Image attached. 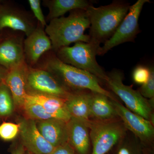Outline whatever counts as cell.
<instances>
[{
    "instance_id": "obj_19",
    "label": "cell",
    "mask_w": 154,
    "mask_h": 154,
    "mask_svg": "<svg viewBox=\"0 0 154 154\" xmlns=\"http://www.w3.org/2000/svg\"><path fill=\"white\" fill-rule=\"evenodd\" d=\"M49 8L48 17L51 20L60 18L67 12L76 10L86 11L91 2L86 0H52L45 1Z\"/></svg>"
},
{
    "instance_id": "obj_5",
    "label": "cell",
    "mask_w": 154,
    "mask_h": 154,
    "mask_svg": "<svg viewBox=\"0 0 154 154\" xmlns=\"http://www.w3.org/2000/svg\"><path fill=\"white\" fill-rule=\"evenodd\" d=\"M124 75L119 71L113 70L107 74L105 84L125 104L126 107L136 114L142 116L154 125V107L149 99L142 96L132 86L123 83Z\"/></svg>"
},
{
    "instance_id": "obj_21",
    "label": "cell",
    "mask_w": 154,
    "mask_h": 154,
    "mask_svg": "<svg viewBox=\"0 0 154 154\" xmlns=\"http://www.w3.org/2000/svg\"><path fill=\"white\" fill-rule=\"evenodd\" d=\"M150 152L137 137L128 131L110 152L111 154H149Z\"/></svg>"
},
{
    "instance_id": "obj_28",
    "label": "cell",
    "mask_w": 154,
    "mask_h": 154,
    "mask_svg": "<svg viewBox=\"0 0 154 154\" xmlns=\"http://www.w3.org/2000/svg\"><path fill=\"white\" fill-rule=\"evenodd\" d=\"M50 154H77L68 143L54 148Z\"/></svg>"
},
{
    "instance_id": "obj_25",
    "label": "cell",
    "mask_w": 154,
    "mask_h": 154,
    "mask_svg": "<svg viewBox=\"0 0 154 154\" xmlns=\"http://www.w3.org/2000/svg\"><path fill=\"white\" fill-rule=\"evenodd\" d=\"M149 76L146 82L142 85L138 91L142 96L146 99L154 98V69L153 66L149 68Z\"/></svg>"
},
{
    "instance_id": "obj_31",
    "label": "cell",
    "mask_w": 154,
    "mask_h": 154,
    "mask_svg": "<svg viewBox=\"0 0 154 154\" xmlns=\"http://www.w3.org/2000/svg\"><path fill=\"white\" fill-rule=\"evenodd\" d=\"M28 154H32V153H29V152H28Z\"/></svg>"
},
{
    "instance_id": "obj_8",
    "label": "cell",
    "mask_w": 154,
    "mask_h": 154,
    "mask_svg": "<svg viewBox=\"0 0 154 154\" xmlns=\"http://www.w3.org/2000/svg\"><path fill=\"white\" fill-rule=\"evenodd\" d=\"M111 101L127 130L137 137L144 146L150 151V149L153 143L154 125L142 116L130 110L118 99H111Z\"/></svg>"
},
{
    "instance_id": "obj_9",
    "label": "cell",
    "mask_w": 154,
    "mask_h": 154,
    "mask_svg": "<svg viewBox=\"0 0 154 154\" xmlns=\"http://www.w3.org/2000/svg\"><path fill=\"white\" fill-rule=\"evenodd\" d=\"M27 89L31 93L50 95L66 99L71 92L49 72L31 69L27 72Z\"/></svg>"
},
{
    "instance_id": "obj_11",
    "label": "cell",
    "mask_w": 154,
    "mask_h": 154,
    "mask_svg": "<svg viewBox=\"0 0 154 154\" xmlns=\"http://www.w3.org/2000/svg\"><path fill=\"white\" fill-rule=\"evenodd\" d=\"M28 69L25 63L8 71L4 83L9 88L14 105L23 107L27 95V79Z\"/></svg>"
},
{
    "instance_id": "obj_23",
    "label": "cell",
    "mask_w": 154,
    "mask_h": 154,
    "mask_svg": "<svg viewBox=\"0 0 154 154\" xmlns=\"http://www.w3.org/2000/svg\"><path fill=\"white\" fill-rule=\"evenodd\" d=\"M23 107L25 113L30 119L40 121L53 118L41 105L27 98L25 99Z\"/></svg>"
},
{
    "instance_id": "obj_14",
    "label": "cell",
    "mask_w": 154,
    "mask_h": 154,
    "mask_svg": "<svg viewBox=\"0 0 154 154\" xmlns=\"http://www.w3.org/2000/svg\"><path fill=\"white\" fill-rule=\"evenodd\" d=\"M26 98L41 105L53 118L67 122L71 117L66 108V99L31 92H27Z\"/></svg>"
},
{
    "instance_id": "obj_1",
    "label": "cell",
    "mask_w": 154,
    "mask_h": 154,
    "mask_svg": "<svg viewBox=\"0 0 154 154\" xmlns=\"http://www.w3.org/2000/svg\"><path fill=\"white\" fill-rule=\"evenodd\" d=\"M90 27V20L86 11L76 10L71 11L67 17L51 20L45 31L51 41L52 48L57 51L72 43L90 42L89 35L85 34L86 29Z\"/></svg>"
},
{
    "instance_id": "obj_27",
    "label": "cell",
    "mask_w": 154,
    "mask_h": 154,
    "mask_svg": "<svg viewBox=\"0 0 154 154\" xmlns=\"http://www.w3.org/2000/svg\"><path fill=\"white\" fill-rule=\"evenodd\" d=\"M29 5L34 16L38 20L42 27L47 26L46 21L45 18L44 14L42 12L40 5V1L39 0H29Z\"/></svg>"
},
{
    "instance_id": "obj_17",
    "label": "cell",
    "mask_w": 154,
    "mask_h": 154,
    "mask_svg": "<svg viewBox=\"0 0 154 154\" xmlns=\"http://www.w3.org/2000/svg\"><path fill=\"white\" fill-rule=\"evenodd\" d=\"M24 57L23 47L16 39H8L0 44V65L7 70L25 63Z\"/></svg>"
},
{
    "instance_id": "obj_15",
    "label": "cell",
    "mask_w": 154,
    "mask_h": 154,
    "mask_svg": "<svg viewBox=\"0 0 154 154\" xmlns=\"http://www.w3.org/2000/svg\"><path fill=\"white\" fill-rule=\"evenodd\" d=\"M52 48L51 41L42 28H35L24 42V52L28 60L34 64L42 55Z\"/></svg>"
},
{
    "instance_id": "obj_2",
    "label": "cell",
    "mask_w": 154,
    "mask_h": 154,
    "mask_svg": "<svg viewBox=\"0 0 154 154\" xmlns=\"http://www.w3.org/2000/svg\"><path fill=\"white\" fill-rule=\"evenodd\" d=\"M130 4L115 1L107 5L86 9L90 22V41L100 45L115 33L129 11Z\"/></svg>"
},
{
    "instance_id": "obj_20",
    "label": "cell",
    "mask_w": 154,
    "mask_h": 154,
    "mask_svg": "<svg viewBox=\"0 0 154 154\" xmlns=\"http://www.w3.org/2000/svg\"><path fill=\"white\" fill-rule=\"evenodd\" d=\"M6 28L22 31L27 36L35 29L28 19L15 11L0 13V29Z\"/></svg>"
},
{
    "instance_id": "obj_4",
    "label": "cell",
    "mask_w": 154,
    "mask_h": 154,
    "mask_svg": "<svg viewBox=\"0 0 154 154\" xmlns=\"http://www.w3.org/2000/svg\"><path fill=\"white\" fill-rule=\"evenodd\" d=\"M100 45L90 42H77L72 46L61 48L57 51V58L64 63L94 75L101 83L105 84L107 73L96 59Z\"/></svg>"
},
{
    "instance_id": "obj_26",
    "label": "cell",
    "mask_w": 154,
    "mask_h": 154,
    "mask_svg": "<svg viewBox=\"0 0 154 154\" xmlns=\"http://www.w3.org/2000/svg\"><path fill=\"white\" fill-rule=\"evenodd\" d=\"M149 74V68L143 66H138L133 72V80L136 84L143 85L148 80Z\"/></svg>"
},
{
    "instance_id": "obj_3",
    "label": "cell",
    "mask_w": 154,
    "mask_h": 154,
    "mask_svg": "<svg viewBox=\"0 0 154 154\" xmlns=\"http://www.w3.org/2000/svg\"><path fill=\"white\" fill-rule=\"evenodd\" d=\"M49 72L58 81L69 91H88L107 96L111 100H117L116 96L101 86L99 80L90 73L64 63L57 57L50 59L46 65Z\"/></svg>"
},
{
    "instance_id": "obj_24",
    "label": "cell",
    "mask_w": 154,
    "mask_h": 154,
    "mask_svg": "<svg viewBox=\"0 0 154 154\" xmlns=\"http://www.w3.org/2000/svg\"><path fill=\"white\" fill-rule=\"evenodd\" d=\"M19 123L3 122L0 124V138L3 140L9 141L13 140L19 133Z\"/></svg>"
},
{
    "instance_id": "obj_29",
    "label": "cell",
    "mask_w": 154,
    "mask_h": 154,
    "mask_svg": "<svg viewBox=\"0 0 154 154\" xmlns=\"http://www.w3.org/2000/svg\"><path fill=\"white\" fill-rule=\"evenodd\" d=\"M25 148L22 143L12 149L11 154H25Z\"/></svg>"
},
{
    "instance_id": "obj_22",
    "label": "cell",
    "mask_w": 154,
    "mask_h": 154,
    "mask_svg": "<svg viewBox=\"0 0 154 154\" xmlns=\"http://www.w3.org/2000/svg\"><path fill=\"white\" fill-rule=\"evenodd\" d=\"M14 105L11 92L3 82L0 84V118L10 116L14 111Z\"/></svg>"
},
{
    "instance_id": "obj_30",
    "label": "cell",
    "mask_w": 154,
    "mask_h": 154,
    "mask_svg": "<svg viewBox=\"0 0 154 154\" xmlns=\"http://www.w3.org/2000/svg\"><path fill=\"white\" fill-rule=\"evenodd\" d=\"M8 72L7 70L0 67V84L4 82Z\"/></svg>"
},
{
    "instance_id": "obj_13",
    "label": "cell",
    "mask_w": 154,
    "mask_h": 154,
    "mask_svg": "<svg viewBox=\"0 0 154 154\" xmlns=\"http://www.w3.org/2000/svg\"><path fill=\"white\" fill-rule=\"evenodd\" d=\"M67 124L70 145L77 154H89L91 139L85 122L71 117Z\"/></svg>"
},
{
    "instance_id": "obj_12",
    "label": "cell",
    "mask_w": 154,
    "mask_h": 154,
    "mask_svg": "<svg viewBox=\"0 0 154 154\" xmlns=\"http://www.w3.org/2000/svg\"><path fill=\"white\" fill-rule=\"evenodd\" d=\"M36 124L42 135L54 147L68 143L66 122L52 118L38 121Z\"/></svg>"
},
{
    "instance_id": "obj_10",
    "label": "cell",
    "mask_w": 154,
    "mask_h": 154,
    "mask_svg": "<svg viewBox=\"0 0 154 154\" xmlns=\"http://www.w3.org/2000/svg\"><path fill=\"white\" fill-rule=\"evenodd\" d=\"M22 144L28 152L50 154L54 147L45 140L38 131L36 122L30 119H22L19 123Z\"/></svg>"
},
{
    "instance_id": "obj_6",
    "label": "cell",
    "mask_w": 154,
    "mask_h": 154,
    "mask_svg": "<svg viewBox=\"0 0 154 154\" xmlns=\"http://www.w3.org/2000/svg\"><path fill=\"white\" fill-rule=\"evenodd\" d=\"M85 122L92 146L91 154H108L128 131L120 119L108 121Z\"/></svg>"
},
{
    "instance_id": "obj_18",
    "label": "cell",
    "mask_w": 154,
    "mask_h": 154,
    "mask_svg": "<svg viewBox=\"0 0 154 154\" xmlns=\"http://www.w3.org/2000/svg\"><path fill=\"white\" fill-rule=\"evenodd\" d=\"M92 92L76 91L66 99V105L71 116L84 121L90 119L89 109Z\"/></svg>"
},
{
    "instance_id": "obj_16",
    "label": "cell",
    "mask_w": 154,
    "mask_h": 154,
    "mask_svg": "<svg viewBox=\"0 0 154 154\" xmlns=\"http://www.w3.org/2000/svg\"><path fill=\"white\" fill-rule=\"evenodd\" d=\"M89 116L90 119L96 121H108L119 119L111 99L103 94L92 92Z\"/></svg>"
},
{
    "instance_id": "obj_7",
    "label": "cell",
    "mask_w": 154,
    "mask_h": 154,
    "mask_svg": "<svg viewBox=\"0 0 154 154\" xmlns=\"http://www.w3.org/2000/svg\"><path fill=\"white\" fill-rule=\"evenodd\" d=\"M149 0H138L132 6L113 36L99 48L98 55H103L113 48L125 42H133L139 33L138 21L144 5Z\"/></svg>"
}]
</instances>
